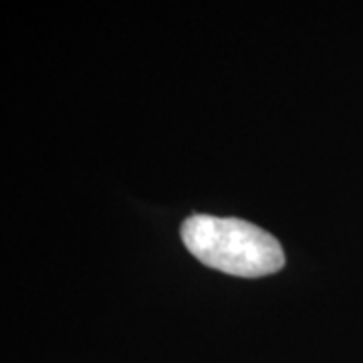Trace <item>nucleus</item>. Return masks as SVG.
<instances>
[{
	"label": "nucleus",
	"instance_id": "1",
	"mask_svg": "<svg viewBox=\"0 0 363 363\" xmlns=\"http://www.w3.org/2000/svg\"><path fill=\"white\" fill-rule=\"evenodd\" d=\"M182 240L202 264L233 277L259 279L285 267L281 242L247 220L194 214L182 224Z\"/></svg>",
	"mask_w": 363,
	"mask_h": 363
}]
</instances>
